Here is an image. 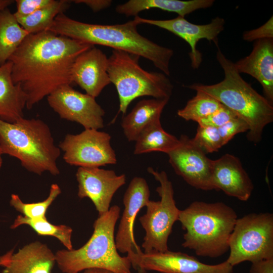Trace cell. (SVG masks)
I'll use <instances>...</instances> for the list:
<instances>
[{
    "label": "cell",
    "mask_w": 273,
    "mask_h": 273,
    "mask_svg": "<svg viewBox=\"0 0 273 273\" xmlns=\"http://www.w3.org/2000/svg\"><path fill=\"white\" fill-rule=\"evenodd\" d=\"M169 99L153 98L139 101L122 119L121 127L128 141H135L148 126L160 121L162 111Z\"/></svg>",
    "instance_id": "cell-22"
},
{
    "label": "cell",
    "mask_w": 273,
    "mask_h": 273,
    "mask_svg": "<svg viewBox=\"0 0 273 273\" xmlns=\"http://www.w3.org/2000/svg\"><path fill=\"white\" fill-rule=\"evenodd\" d=\"M178 145L167 154L175 172L189 185L204 191L213 190L211 176L213 160L188 136H180Z\"/></svg>",
    "instance_id": "cell-13"
},
{
    "label": "cell",
    "mask_w": 273,
    "mask_h": 273,
    "mask_svg": "<svg viewBox=\"0 0 273 273\" xmlns=\"http://www.w3.org/2000/svg\"><path fill=\"white\" fill-rule=\"evenodd\" d=\"M242 37L243 40L249 42L266 38L273 39L272 16L265 23L259 27L244 31Z\"/></svg>",
    "instance_id": "cell-33"
},
{
    "label": "cell",
    "mask_w": 273,
    "mask_h": 273,
    "mask_svg": "<svg viewBox=\"0 0 273 273\" xmlns=\"http://www.w3.org/2000/svg\"><path fill=\"white\" fill-rule=\"evenodd\" d=\"M226 260L232 266L273 258V214L249 213L236 220Z\"/></svg>",
    "instance_id": "cell-8"
},
{
    "label": "cell",
    "mask_w": 273,
    "mask_h": 273,
    "mask_svg": "<svg viewBox=\"0 0 273 273\" xmlns=\"http://www.w3.org/2000/svg\"><path fill=\"white\" fill-rule=\"evenodd\" d=\"M249 126L246 121L237 116L217 128L223 146L238 133L248 131Z\"/></svg>",
    "instance_id": "cell-31"
},
{
    "label": "cell",
    "mask_w": 273,
    "mask_h": 273,
    "mask_svg": "<svg viewBox=\"0 0 273 273\" xmlns=\"http://www.w3.org/2000/svg\"><path fill=\"white\" fill-rule=\"evenodd\" d=\"M249 273H273V258L252 262Z\"/></svg>",
    "instance_id": "cell-35"
},
{
    "label": "cell",
    "mask_w": 273,
    "mask_h": 273,
    "mask_svg": "<svg viewBox=\"0 0 273 273\" xmlns=\"http://www.w3.org/2000/svg\"><path fill=\"white\" fill-rule=\"evenodd\" d=\"M28 34L8 8L0 12V66L9 61Z\"/></svg>",
    "instance_id": "cell-25"
},
{
    "label": "cell",
    "mask_w": 273,
    "mask_h": 273,
    "mask_svg": "<svg viewBox=\"0 0 273 273\" xmlns=\"http://www.w3.org/2000/svg\"><path fill=\"white\" fill-rule=\"evenodd\" d=\"M148 171L160 184L156 191L160 200H149L146 213L139 218L146 234L142 247L144 253L164 252L168 250V239L174 223L178 221L180 210L176 206L173 186L166 172L151 167L148 168Z\"/></svg>",
    "instance_id": "cell-9"
},
{
    "label": "cell",
    "mask_w": 273,
    "mask_h": 273,
    "mask_svg": "<svg viewBox=\"0 0 273 273\" xmlns=\"http://www.w3.org/2000/svg\"><path fill=\"white\" fill-rule=\"evenodd\" d=\"M54 0H16L15 15L25 16L51 4Z\"/></svg>",
    "instance_id": "cell-34"
},
{
    "label": "cell",
    "mask_w": 273,
    "mask_h": 273,
    "mask_svg": "<svg viewBox=\"0 0 273 273\" xmlns=\"http://www.w3.org/2000/svg\"><path fill=\"white\" fill-rule=\"evenodd\" d=\"M193 142L206 154L217 152L223 146L217 128L198 125Z\"/></svg>",
    "instance_id": "cell-30"
},
{
    "label": "cell",
    "mask_w": 273,
    "mask_h": 273,
    "mask_svg": "<svg viewBox=\"0 0 273 273\" xmlns=\"http://www.w3.org/2000/svg\"><path fill=\"white\" fill-rule=\"evenodd\" d=\"M2 155H3V154H2V152L1 150L0 149V169L1 168V167L2 166V164H3V159H2Z\"/></svg>",
    "instance_id": "cell-40"
},
{
    "label": "cell",
    "mask_w": 273,
    "mask_h": 273,
    "mask_svg": "<svg viewBox=\"0 0 273 273\" xmlns=\"http://www.w3.org/2000/svg\"><path fill=\"white\" fill-rule=\"evenodd\" d=\"M138 21L114 25L90 24L59 14L48 31L93 46L100 45L126 52L150 60L167 76L173 51L160 46L140 34Z\"/></svg>",
    "instance_id": "cell-2"
},
{
    "label": "cell",
    "mask_w": 273,
    "mask_h": 273,
    "mask_svg": "<svg viewBox=\"0 0 273 273\" xmlns=\"http://www.w3.org/2000/svg\"><path fill=\"white\" fill-rule=\"evenodd\" d=\"M234 65L240 74H248L260 83L264 97L272 104L273 39L255 41L251 53Z\"/></svg>",
    "instance_id": "cell-19"
},
{
    "label": "cell",
    "mask_w": 273,
    "mask_h": 273,
    "mask_svg": "<svg viewBox=\"0 0 273 273\" xmlns=\"http://www.w3.org/2000/svg\"><path fill=\"white\" fill-rule=\"evenodd\" d=\"M126 256L138 273L150 270L161 273H232L233 269V266L226 261L207 264L187 254L169 250L144 253L140 249L132 251Z\"/></svg>",
    "instance_id": "cell-11"
},
{
    "label": "cell",
    "mask_w": 273,
    "mask_h": 273,
    "mask_svg": "<svg viewBox=\"0 0 273 273\" xmlns=\"http://www.w3.org/2000/svg\"><path fill=\"white\" fill-rule=\"evenodd\" d=\"M30 226L38 235L51 236L58 239L68 250L73 249L71 238L72 229L66 225H54L46 219H33L21 215L15 219L11 229H15L21 225Z\"/></svg>",
    "instance_id": "cell-27"
},
{
    "label": "cell",
    "mask_w": 273,
    "mask_h": 273,
    "mask_svg": "<svg viewBox=\"0 0 273 273\" xmlns=\"http://www.w3.org/2000/svg\"><path fill=\"white\" fill-rule=\"evenodd\" d=\"M61 193L60 187L57 184L51 185L49 195L44 200L36 203H25L16 194H12L10 205L24 216L33 219H46V213L49 206Z\"/></svg>",
    "instance_id": "cell-29"
},
{
    "label": "cell",
    "mask_w": 273,
    "mask_h": 273,
    "mask_svg": "<svg viewBox=\"0 0 273 273\" xmlns=\"http://www.w3.org/2000/svg\"><path fill=\"white\" fill-rule=\"evenodd\" d=\"M120 211L118 205H114L99 215L94 223L93 235L80 248L56 252V263L63 272L78 273L88 268H99L115 273H131L130 260L127 256L119 255L115 244V228Z\"/></svg>",
    "instance_id": "cell-6"
},
{
    "label": "cell",
    "mask_w": 273,
    "mask_h": 273,
    "mask_svg": "<svg viewBox=\"0 0 273 273\" xmlns=\"http://www.w3.org/2000/svg\"><path fill=\"white\" fill-rule=\"evenodd\" d=\"M111 136L96 129H84L78 134H67L59 148L63 159L69 165L83 167H99L117 163L115 152L110 144Z\"/></svg>",
    "instance_id": "cell-10"
},
{
    "label": "cell",
    "mask_w": 273,
    "mask_h": 273,
    "mask_svg": "<svg viewBox=\"0 0 273 273\" xmlns=\"http://www.w3.org/2000/svg\"><path fill=\"white\" fill-rule=\"evenodd\" d=\"M47 101L62 119L76 122L84 129L104 127L105 111L96 98L74 89L70 84L57 89L47 97Z\"/></svg>",
    "instance_id": "cell-12"
},
{
    "label": "cell",
    "mask_w": 273,
    "mask_h": 273,
    "mask_svg": "<svg viewBox=\"0 0 273 273\" xmlns=\"http://www.w3.org/2000/svg\"><path fill=\"white\" fill-rule=\"evenodd\" d=\"M237 116L232 110L222 105L214 112L199 120L197 123L198 125L218 128Z\"/></svg>",
    "instance_id": "cell-32"
},
{
    "label": "cell",
    "mask_w": 273,
    "mask_h": 273,
    "mask_svg": "<svg viewBox=\"0 0 273 273\" xmlns=\"http://www.w3.org/2000/svg\"><path fill=\"white\" fill-rule=\"evenodd\" d=\"M216 46V59L224 71L223 80L212 85L194 83L188 87L209 95L243 119L249 126L248 140L257 143L264 127L273 121L272 104L243 79L234 63Z\"/></svg>",
    "instance_id": "cell-3"
},
{
    "label": "cell",
    "mask_w": 273,
    "mask_h": 273,
    "mask_svg": "<svg viewBox=\"0 0 273 273\" xmlns=\"http://www.w3.org/2000/svg\"><path fill=\"white\" fill-rule=\"evenodd\" d=\"M70 1L54 0L47 6L33 13L25 16L15 15L19 24L29 33L36 34L48 31L56 17L68 9Z\"/></svg>",
    "instance_id": "cell-26"
},
{
    "label": "cell",
    "mask_w": 273,
    "mask_h": 273,
    "mask_svg": "<svg viewBox=\"0 0 273 273\" xmlns=\"http://www.w3.org/2000/svg\"><path fill=\"white\" fill-rule=\"evenodd\" d=\"M12 63L0 66V119L10 123L24 117L26 96L19 84L12 77Z\"/></svg>",
    "instance_id": "cell-21"
},
{
    "label": "cell",
    "mask_w": 273,
    "mask_h": 273,
    "mask_svg": "<svg viewBox=\"0 0 273 273\" xmlns=\"http://www.w3.org/2000/svg\"><path fill=\"white\" fill-rule=\"evenodd\" d=\"M214 0H130L116 7L117 13L127 17L137 16L143 11L158 9L164 11L174 12L185 17L194 11L211 7Z\"/></svg>",
    "instance_id": "cell-23"
},
{
    "label": "cell",
    "mask_w": 273,
    "mask_h": 273,
    "mask_svg": "<svg viewBox=\"0 0 273 273\" xmlns=\"http://www.w3.org/2000/svg\"><path fill=\"white\" fill-rule=\"evenodd\" d=\"M0 149L3 154L18 159L29 172L60 174L57 161L61 150L48 125L39 119L23 117L13 123L0 119Z\"/></svg>",
    "instance_id": "cell-5"
},
{
    "label": "cell",
    "mask_w": 273,
    "mask_h": 273,
    "mask_svg": "<svg viewBox=\"0 0 273 273\" xmlns=\"http://www.w3.org/2000/svg\"><path fill=\"white\" fill-rule=\"evenodd\" d=\"M134 18L140 24H146L166 30L185 40L190 46L189 56L193 69L199 67L202 61L201 53L197 50L196 44L202 39L213 41L218 45L217 36L224 29L223 18L217 17L210 23L204 25L193 24L185 17L178 16L168 20H154L135 16Z\"/></svg>",
    "instance_id": "cell-14"
},
{
    "label": "cell",
    "mask_w": 273,
    "mask_h": 273,
    "mask_svg": "<svg viewBox=\"0 0 273 273\" xmlns=\"http://www.w3.org/2000/svg\"><path fill=\"white\" fill-rule=\"evenodd\" d=\"M140 57L124 51L113 50L108 58L107 72L119 98V112L126 113L136 98L151 96L170 99L173 86L163 73L149 72L139 65Z\"/></svg>",
    "instance_id": "cell-7"
},
{
    "label": "cell",
    "mask_w": 273,
    "mask_h": 273,
    "mask_svg": "<svg viewBox=\"0 0 273 273\" xmlns=\"http://www.w3.org/2000/svg\"><path fill=\"white\" fill-rule=\"evenodd\" d=\"M237 218L235 210L223 202L194 201L179 211L178 221L185 231L181 245L199 256H221L229 249Z\"/></svg>",
    "instance_id": "cell-4"
},
{
    "label": "cell",
    "mask_w": 273,
    "mask_h": 273,
    "mask_svg": "<svg viewBox=\"0 0 273 273\" xmlns=\"http://www.w3.org/2000/svg\"><path fill=\"white\" fill-rule=\"evenodd\" d=\"M211 181L213 190H221L242 201L250 198L254 188L239 158L230 154L213 160Z\"/></svg>",
    "instance_id": "cell-18"
},
{
    "label": "cell",
    "mask_w": 273,
    "mask_h": 273,
    "mask_svg": "<svg viewBox=\"0 0 273 273\" xmlns=\"http://www.w3.org/2000/svg\"><path fill=\"white\" fill-rule=\"evenodd\" d=\"M70 1L75 4H84L94 12H97L109 7L112 3L111 0H75Z\"/></svg>",
    "instance_id": "cell-36"
},
{
    "label": "cell",
    "mask_w": 273,
    "mask_h": 273,
    "mask_svg": "<svg viewBox=\"0 0 273 273\" xmlns=\"http://www.w3.org/2000/svg\"><path fill=\"white\" fill-rule=\"evenodd\" d=\"M15 2V1L13 0H0V12L8 8V7L13 3Z\"/></svg>",
    "instance_id": "cell-38"
},
{
    "label": "cell",
    "mask_w": 273,
    "mask_h": 273,
    "mask_svg": "<svg viewBox=\"0 0 273 273\" xmlns=\"http://www.w3.org/2000/svg\"><path fill=\"white\" fill-rule=\"evenodd\" d=\"M150 195L146 179L141 177H133L123 196L124 210L115 237L118 251L127 254L140 249L134 240V222L139 211L150 200Z\"/></svg>",
    "instance_id": "cell-16"
},
{
    "label": "cell",
    "mask_w": 273,
    "mask_h": 273,
    "mask_svg": "<svg viewBox=\"0 0 273 273\" xmlns=\"http://www.w3.org/2000/svg\"><path fill=\"white\" fill-rule=\"evenodd\" d=\"M93 46L50 31L28 34L9 60L13 81L26 96V107L31 109L60 87L71 85L74 61Z\"/></svg>",
    "instance_id": "cell-1"
},
{
    "label": "cell",
    "mask_w": 273,
    "mask_h": 273,
    "mask_svg": "<svg viewBox=\"0 0 273 273\" xmlns=\"http://www.w3.org/2000/svg\"><path fill=\"white\" fill-rule=\"evenodd\" d=\"M222 104L219 102L201 91H196V95L187 103L186 105L177 111V115L187 121L199 120L210 115Z\"/></svg>",
    "instance_id": "cell-28"
},
{
    "label": "cell",
    "mask_w": 273,
    "mask_h": 273,
    "mask_svg": "<svg viewBox=\"0 0 273 273\" xmlns=\"http://www.w3.org/2000/svg\"><path fill=\"white\" fill-rule=\"evenodd\" d=\"M83 273H115L111 270L99 268H91L84 270Z\"/></svg>",
    "instance_id": "cell-37"
},
{
    "label": "cell",
    "mask_w": 273,
    "mask_h": 273,
    "mask_svg": "<svg viewBox=\"0 0 273 273\" xmlns=\"http://www.w3.org/2000/svg\"><path fill=\"white\" fill-rule=\"evenodd\" d=\"M134 154L136 155L161 152L167 154L179 144V139L167 132L161 122L151 124L146 127L135 141Z\"/></svg>",
    "instance_id": "cell-24"
},
{
    "label": "cell",
    "mask_w": 273,
    "mask_h": 273,
    "mask_svg": "<svg viewBox=\"0 0 273 273\" xmlns=\"http://www.w3.org/2000/svg\"><path fill=\"white\" fill-rule=\"evenodd\" d=\"M79 198H89L99 215L106 213L116 191L126 183L124 174L99 167H79L76 173Z\"/></svg>",
    "instance_id": "cell-15"
},
{
    "label": "cell",
    "mask_w": 273,
    "mask_h": 273,
    "mask_svg": "<svg viewBox=\"0 0 273 273\" xmlns=\"http://www.w3.org/2000/svg\"><path fill=\"white\" fill-rule=\"evenodd\" d=\"M56 263L55 254L45 244L31 243L11 253L3 273H51Z\"/></svg>",
    "instance_id": "cell-20"
},
{
    "label": "cell",
    "mask_w": 273,
    "mask_h": 273,
    "mask_svg": "<svg viewBox=\"0 0 273 273\" xmlns=\"http://www.w3.org/2000/svg\"><path fill=\"white\" fill-rule=\"evenodd\" d=\"M10 254L9 253L6 254L3 256L0 257V265L4 267L6 265L7 261L9 259Z\"/></svg>",
    "instance_id": "cell-39"
},
{
    "label": "cell",
    "mask_w": 273,
    "mask_h": 273,
    "mask_svg": "<svg viewBox=\"0 0 273 273\" xmlns=\"http://www.w3.org/2000/svg\"><path fill=\"white\" fill-rule=\"evenodd\" d=\"M108 58L100 49L92 47L80 54L71 70L72 82H75L85 94L96 98L110 83L107 72Z\"/></svg>",
    "instance_id": "cell-17"
}]
</instances>
